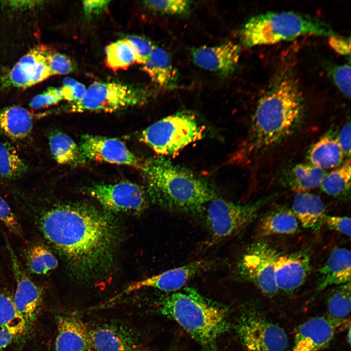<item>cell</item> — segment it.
<instances>
[{"label":"cell","instance_id":"cell-1","mask_svg":"<svg viewBox=\"0 0 351 351\" xmlns=\"http://www.w3.org/2000/svg\"><path fill=\"white\" fill-rule=\"evenodd\" d=\"M29 216L44 239L82 275L105 269L113 257L116 230L105 213L87 205L31 208Z\"/></svg>","mask_w":351,"mask_h":351},{"label":"cell","instance_id":"cell-2","mask_svg":"<svg viewBox=\"0 0 351 351\" xmlns=\"http://www.w3.org/2000/svg\"><path fill=\"white\" fill-rule=\"evenodd\" d=\"M305 113L298 79L292 70L285 67L259 98L247 136L231 162L246 163L286 140L300 126Z\"/></svg>","mask_w":351,"mask_h":351},{"label":"cell","instance_id":"cell-3","mask_svg":"<svg viewBox=\"0 0 351 351\" xmlns=\"http://www.w3.org/2000/svg\"><path fill=\"white\" fill-rule=\"evenodd\" d=\"M139 169L149 196L168 210L201 214L217 196L214 187L206 179L164 157L141 161Z\"/></svg>","mask_w":351,"mask_h":351},{"label":"cell","instance_id":"cell-4","mask_svg":"<svg viewBox=\"0 0 351 351\" xmlns=\"http://www.w3.org/2000/svg\"><path fill=\"white\" fill-rule=\"evenodd\" d=\"M161 310L208 349L214 347L228 327L225 310L191 287L167 295Z\"/></svg>","mask_w":351,"mask_h":351},{"label":"cell","instance_id":"cell-5","mask_svg":"<svg viewBox=\"0 0 351 351\" xmlns=\"http://www.w3.org/2000/svg\"><path fill=\"white\" fill-rule=\"evenodd\" d=\"M309 35L338 36L323 20L293 11L268 12L255 15L244 23L239 32L240 42L248 47Z\"/></svg>","mask_w":351,"mask_h":351},{"label":"cell","instance_id":"cell-6","mask_svg":"<svg viewBox=\"0 0 351 351\" xmlns=\"http://www.w3.org/2000/svg\"><path fill=\"white\" fill-rule=\"evenodd\" d=\"M205 129L194 113L183 110L152 124L141 131L139 137L156 153L171 156L201 139Z\"/></svg>","mask_w":351,"mask_h":351},{"label":"cell","instance_id":"cell-7","mask_svg":"<svg viewBox=\"0 0 351 351\" xmlns=\"http://www.w3.org/2000/svg\"><path fill=\"white\" fill-rule=\"evenodd\" d=\"M153 93L116 82L95 81L86 88L83 97L71 102L67 110L72 113L112 112L148 101Z\"/></svg>","mask_w":351,"mask_h":351},{"label":"cell","instance_id":"cell-8","mask_svg":"<svg viewBox=\"0 0 351 351\" xmlns=\"http://www.w3.org/2000/svg\"><path fill=\"white\" fill-rule=\"evenodd\" d=\"M268 200L265 198L240 204L217 196L213 198L204 212L209 232V245L234 235L249 225Z\"/></svg>","mask_w":351,"mask_h":351},{"label":"cell","instance_id":"cell-9","mask_svg":"<svg viewBox=\"0 0 351 351\" xmlns=\"http://www.w3.org/2000/svg\"><path fill=\"white\" fill-rule=\"evenodd\" d=\"M236 329L240 340L248 351H285L287 348L285 331L258 310L244 312L238 319Z\"/></svg>","mask_w":351,"mask_h":351},{"label":"cell","instance_id":"cell-10","mask_svg":"<svg viewBox=\"0 0 351 351\" xmlns=\"http://www.w3.org/2000/svg\"><path fill=\"white\" fill-rule=\"evenodd\" d=\"M278 251L264 240L251 245L237 265L238 274L254 284L262 293L273 296L278 292L274 275V263L280 255Z\"/></svg>","mask_w":351,"mask_h":351},{"label":"cell","instance_id":"cell-11","mask_svg":"<svg viewBox=\"0 0 351 351\" xmlns=\"http://www.w3.org/2000/svg\"><path fill=\"white\" fill-rule=\"evenodd\" d=\"M88 194L107 210L140 213L147 206L148 197L137 184L129 181L98 183L88 188Z\"/></svg>","mask_w":351,"mask_h":351},{"label":"cell","instance_id":"cell-12","mask_svg":"<svg viewBox=\"0 0 351 351\" xmlns=\"http://www.w3.org/2000/svg\"><path fill=\"white\" fill-rule=\"evenodd\" d=\"M12 270L16 281L14 305L28 325L37 318L42 305V288L28 276L12 247L6 239Z\"/></svg>","mask_w":351,"mask_h":351},{"label":"cell","instance_id":"cell-13","mask_svg":"<svg viewBox=\"0 0 351 351\" xmlns=\"http://www.w3.org/2000/svg\"><path fill=\"white\" fill-rule=\"evenodd\" d=\"M215 266V261L201 259L172 268L129 285L125 292L145 288H152L165 292H176L191 279L206 273Z\"/></svg>","mask_w":351,"mask_h":351},{"label":"cell","instance_id":"cell-14","mask_svg":"<svg viewBox=\"0 0 351 351\" xmlns=\"http://www.w3.org/2000/svg\"><path fill=\"white\" fill-rule=\"evenodd\" d=\"M79 146L87 161H102L139 168L141 161L117 138L86 134L81 136Z\"/></svg>","mask_w":351,"mask_h":351},{"label":"cell","instance_id":"cell-15","mask_svg":"<svg viewBox=\"0 0 351 351\" xmlns=\"http://www.w3.org/2000/svg\"><path fill=\"white\" fill-rule=\"evenodd\" d=\"M49 51L43 46L31 49L11 69L7 75V81L13 86L27 88L51 76L47 63Z\"/></svg>","mask_w":351,"mask_h":351},{"label":"cell","instance_id":"cell-16","mask_svg":"<svg viewBox=\"0 0 351 351\" xmlns=\"http://www.w3.org/2000/svg\"><path fill=\"white\" fill-rule=\"evenodd\" d=\"M312 270L308 250L280 255L274 263V275L278 290L291 292L301 286Z\"/></svg>","mask_w":351,"mask_h":351},{"label":"cell","instance_id":"cell-17","mask_svg":"<svg viewBox=\"0 0 351 351\" xmlns=\"http://www.w3.org/2000/svg\"><path fill=\"white\" fill-rule=\"evenodd\" d=\"M240 56V47L231 41L219 45L201 46L192 50L194 62L204 70L222 76L232 73Z\"/></svg>","mask_w":351,"mask_h":351},{"label":"cell","instance_id":"cell-18","mask_svg":"<svg viewBox=\"0 0 351 351\" xmlns=\"http://www.w3.org/2000/svg\"><path fill=\"white\" fill-rule=\"evenodd\" d=\"M337 327L328 317L312 318L296 329L291 351H319L333 339Z\"/></svg>","mask_w":351,"mask_h":351},{"label":"cell","instance_id":"cell-19","mask_svg":"<svg viewBox=\"0 0 351 351\" xmlns=\"http://www.w3.org/2000/svg\"><path fill=\"white\" fill-rule=\"evenodd\" d=\"M90 332L78 317L59 318L55 341L56 351H92Z\"/></svg>","mask_w":351,"mask_h":351},{"label":"cell","instance_id":"cell-20","mask_svg":"<svg viewBox=\"0 0 351 351\" xmlns=\"http://www.w3.org/2000/svg\"><path fill=\"white\" fill-rule=\"evenodd\" d=\"M351 253L345 248L334 249L318 270L315 294L332 285L351 282Z\"/></svg>","mask_w":351,"mask_h":351},{"label":"cell","instance_id":"cell-21","mask_svg":"<svg viewBox=\"0 0 351 351\" xmlns=\"http://www.w3.org/2000/svg\"><path fill=\"white\" fill-rule=\"evenodd\" d=\"M142 65L143 70L158 85L168 89H174L177 86L178 73L170 55L164 49L155 46Z\"/></svg>","mask_w":351,"mask_h":351},{"label":"cell","instance_id":"cell-22","mask_svg":"<svg viewBox=\"0 0 351 351\" xmlns=\"http://www.w3.org/2000/svg\"><path fill=\"white\" fill-rule=\"evenodd\" d=\"M291 210L303 227L315 231L324 224L326 215L321 198L308 192L296 194Z\"/></svg>","mask_w":351,"mask_h":351},{"label":"cell","instance_id":"cell-23","mask_svg":"<svg viewBox=\"0 0 351 351\" xmlns=\"http://www.w3.org/2000/svg\"><path fill=\"white\" fill-rule=\"evenodd\" d=\"M344 156L337 134L332 131L326 133L314 143L308 155L309 163L323 170L339 166Z\"/></svg>","mask_w":351,"mask_h":351},{"label":"cell","instance_id":"cell-24","mask_svg":"<svg viewBox=\"0 0 351 351\" xmlns=\"http://www.w3.org/2000/svg\"><path fill=\"white\" fill-rule=\"evenodd\" d=\"M33 118L24 107L11 106L0 108V133L14 139H22L31 133Z\"/></svg>","mask_w":351,"mask_h":351},{"label":"cell","instance_id":"cell-25","mask_svg":"<svg viewBox=\"0 0 351 351\" xmlns=\"http://www.w3.org/2000/svg\"><path fill=\"white\" fill-rule=\"evenodd\" d=\"M299 228V222L292 211L285 207L274 209L260 220L258 228L260 237L274 234H293Z\"/></svg>","mask_w":351,"mask_h":351},{"label":"cell","instance_id":"cell-26","mask_svg":"<svg viewBox=\"0 0 351 351\" xmlns=\"http://www.w3.org/2000/svg\"><path fill=\"white\" fill-rule=\"evenodd\" d=\"M48 141L51 154L58 163L78 166L88 162L82 155L79 145L68 135L60 132H55L49 136Z\"/></svg>","mask_w":351,"mask_h":351},{"label":"cell","instance_id":"cell-27","mask_svg":"<svg viewBox=\"0 0 351 351\" xmlns=\"http://www.w3.org/2000/svg\"><path fill=\"white\" fill-rule=\"evenodd\" d=\"M326 173L310 163H299L294 165L287 175L289 187L296 193L308 192L320 186Z\"/></svg>","mask_w":351,"mask_h":351},{"label":"cell","instance_id":"cell-28","mask_svg":"<svg viewBox=\"0 0 351 351\" xmlns=\"http://www.w3.org/2000/svg\"><path fill=\"white\" fill-rule=\"evenodd\" d=\"M28 324L17 310L13 298L6 293L0 294V327L15 337L24 333Z\"/></svg>","mask_w":351,"mask_h":351},{"label":"cell","instance_id":"cell-29","mask_svg":"<svg viewBox=\"0 0 351 351\" xmlns=\"http://www.w3.org/2000/svg\"><path fill=\"white\" fill-rule=\"evenodd\" d=\"M25 257L29 271L35 274L46 275L58 266L55 255L42 243H37L29 247Z\"/></svg>","mask_w":351,"mask_h":351},{"label":"cell","instance_id":"cell-30","mask_svg":"<svg viewBox=\"0 0 351 351\" xmlns=\"http://www.w3.org/2000/svg\"><path fill=\"white\" fill-rule=\"evenodd\" d=\"M351 282L338 286L329 296L328 317L338 327L346 320L351 310Z\"/></svg>","mask_w":351,"mask_h":351},{"label":"cell","instance_id":"cell-31","mask_svg":"<svg viewBox=\"0 0 351 351\" xmlns=\"http://www.w3.org/2000/svg\"><path fill=\"white\" fill-rule=\"evenodd\" d=\"M351 178V160L349 158L330 172L326 173L320 186L326 194L339 196L350 190Z\"/></svg>","mask_w":351,"mask_h":351},{"label":"cell","instance_id":"cell-32","mask_svg":"<svg viewBox=\"0 0 351 351\" xmlns=\"http://www.w3.org/2000/svg\"><path fill=\"white\" fill-rule=\"evenodd\" d=\"M27 166L10 143L0 141V178L13 179L26 171Z\"/></svg>","mask_w":351,"mask_h":351},{"label":"cell","instance_id":"cell-33","mask_svg":"<svg viewBox=\"0 0 351 351\" xmlns=\"http://www.w3.org/2000/svg\"><path fill=\"white\" fill-rule=\"evenodd\" d=\"M107 65L114 70L126 69L136 62L134 51L125 39L113 42L105 48Z\"/></svg>","mask_w":351,"mask_h":351},{"label":"cell","instance_id":"cell-34","mask_svg":"<svg viewBox=\"0 0 351 351\" xmlns=\"http://www.w3.org/2000/svg\"><path fill=\"white\" fill-rule=\"evenodd\" d=\"M95 351H129L121 336L109 328H98L90 332Z\"/></svg>","mask_w":351,"mask_h":351},{"label":"cell","instance_id":"cell-35","mask_svg":"<svg viewBox=\"0 0 351 351\" xmlns=\"http://www.w3.org/2000/svg\"><path fill=\"white\" fill-rule=\"evenodd\" d=\"M149 9L163 14L182 16L191 8V1L182 0H146L143 2Z\"/></svg>","mask_w":351,"mask_h":351},{"label":"cell","instance_id":"cell-36","mask_svg":"<svg viewBox=\"0 0 351 351\" xmlns=\"http://www.w3.org/2000/svg\"><path fill=\"white\" fill-rule=\"evenodd\" d=\"M47 63L52 76L66 75L72 72L75 69L74 63L68 57L50 51L47 55Z\"/></svg>","mask_w":351,"mask_h":351},{"label":"cell","instance_id":"cell-37","mask_svg":"<svg viewBox=\"0 0 351 351\" xmlns=\"http://www.w3.org/2000/svg\"><path fill=\"white\" fill-rule=\"evenodd\" d=\"M125 39L134 51L136 62L143 65L149 58L155 46L150 40L139 36L131 35Z\"/></svg>","mask_w":351,"mask_h":351},{"label":"cell","instance_id":"cell-38","mask_svg":"<svg viewBox=\"0 0 351 351\" xmlns=\"http://www.w3.org/2000/svg\"><path fill=\"white\" fill-rule=\"evenodd\" d=\"M63 99L60 87H50L42 93L35 96L29 105L32 109H39L56 104Z\"/></svg>","mask_w":351,"mask_h":351},{"label":"cell","instance_id":"cell-39","mask_svg":"<svg viewBox=\"0 0 351 351\" xmlns=\"http://www.w3.org/2000/svg\"><path fill=\"white\" fill-rule=\"evenodd\" d=\"M0 222L10 232L21 236L22 229L20 222L7 202L0 196Z\"/></svg>","mask_w":351,"mask_h":351},{"label":"cell","instance_id":"cell-40","mask_svg":"<svg viewBox=\"0 0 351 351\" xmlns=\"http://www.w3.org/2000/svg\"><path fill=\"white\" fill-rule=\"evenodd\" d=\"M332 76L335 85L346 96L351 97V66L344 64L334 67Z\"/></svg>","mask_w":351,"mask_h":351},{"label":"cell","instance_id":"cell-41","mask_svg":"<svg viewBox=\"0 0 351 351\" xmlns=\"http://www.w3.org/2000/svg\"><path fill=\"white\" fill-rule=\"evenodd\" d=\"M63 99L71 102L77 101L84 96L86 88L82 83L72 78H66L60 87Z\"/></svg>","mask_w":351,"mask_h":351},{"label":"cell","instance_id":"cell-42","mask_svg":"<svg viewBox=\"0 0 351 351\" xmlns=\"http://www.w3.org/2000/svg\"><path fill=\"white\" fill-rule=\"evenodd\" d=\"M324 223L330 229L344 234L349 237L351 234V219L348 216H333L326 214Z\"/></svg>","mask_w":351,"mask_h":351},{"label":"cell","instance_id":"cell-43","mask_svg":"<svg viewBox=\"0 0 351 351\" xmlns=\"http://www.w3.org/2000/svg\"><path fill=\"white\" fill-rule=\"evenodd\" d=\"M109 0H85L82 2L85 15L92 17L101 14L107 8Z\"/></svg>","mask_w":351,"mask_h":351},{"label":"cell","instance_id":"cell-44","mask_svg":"<svg viewBox=\"0 0 351 351\" xmlns=\"http://www.w3.org/2000/svg\"><path fill=\"white\" fill-rule=\"evenodd\" d=\"M338 141L345 156L350 158L351 155V124L346 123L337 134Z\"/></svg>","mask_w":351,"mask_h":351},{"label":"cell","instance_id":"cell-45","mask_svg":"<svg viewBox=\"0 0 351 351\" xmlns=\"http://www.w3.org/2000/svg\"><path fill=\"white\" fill-rule=\"evenodd\" d=\"M329 43L331 47L338 53L350 55V39H345L339 35L330 37Z\"/></svg>","mask_w":351,"mask_h":351},{"label":"cell","instance_id":"cell-46","mask_svg":"<svg viewBox=\"0 0 351 351\" xmlns=\"http://www.w3.org/2000/svg\"><path fill=\"white\" fill-rule=\"evenodd\" d=\"M15 337L4 330L0 329V351L8 346Z\"/></svg>","mask_w":351,"mask_h":351},{"label":"cell","instance_id":"cell-47","mask_svg":"<svg viewBox=\"0 0 351 351\" xmlns=\"http://www.w3.org/2000/svg\"><path fill=\"white\" fill-rule=\"evenodd\" d=\"M36 1H10L8 5L10 7L18 9H24L36 6L38 3Z\"/></svg>","mask_w":351,"mask_h":351}]
</instances>
